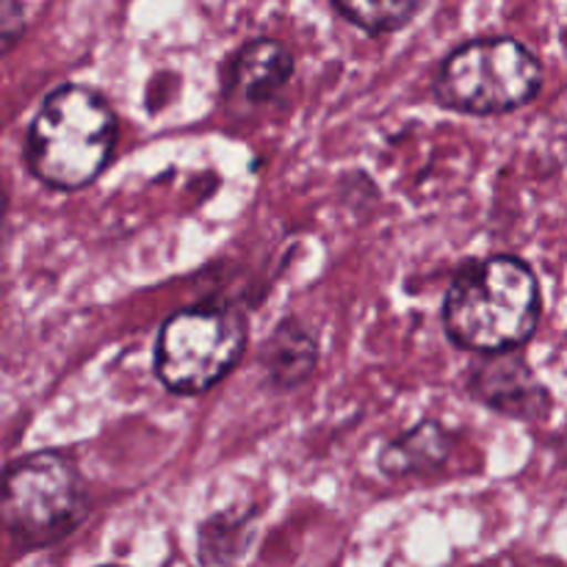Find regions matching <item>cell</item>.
Wrapping results in <instances>:
<instances>
[{
	"instance_id": "obj_1",
	"label": "cell",
	"mask_w": 567,
	"mask_h": 567,
	"mask_svg": "<svg viewBox=\"0 0 567 567\" xmlns=\"http://www.w3.org/2000/svg\"><path fill=\"white\" fill-rule=\"evenodd\" d=\"M446 332L471 352H513L540 324V282L529 264L513 255L468 264L449 286Z\"/></svg>"
},
{
	"instance_id": "obj_2",
	"label": "cell",
	"mask_w": 567,
	"mask_h": 567,
	"mask_svg": "<svg viewBox=\"0 0 567 567\" xmlns=\"http://www.w3.org/2000/svg\"><path fill=\"white\" fill-rule=\"evenodd\" d=\"M116 138L111 105L86 86H61L44 100L28 131L33 175L61 192L89 186L109 161Z\"/></svg>"
},
{
	"instance_id": "obj_3",
	"label": "cell",
	"mask_w": 567,
	"mask_h": 567,
	"mask_svg": "<svg viewBox=\"0 0 567 567\" xmlns=\"http://www.w3.org/2000/svg\"><path fill=\"white\" fill-rule=\"evenodd\" d=\"M543 86V66L526 44L509 37L474 39L443 61L435 94L463 114H507L529 103Z\"/></svg>"
},
{
	"instance_id": "obj_4",
	"label": "cell",
	"mask_w": 567,
	"mask_h": 567,
	"mask_svg": "<svg viewBox=\"0 0 567 567\" xmlns=\"http://www.w3.org/2000/svg\"><path fill=\"white\" fill-rule=\"evenodd\" d=\"M83 515L81 480L64 454H31L0 476V524L20 546H50L70 535Z\"/></svg>"
},
{
	"instance_id": "obj_5",
	"label": "cell",
	"mask_w": 567,
	"mask_h": 567,
	"mask_svg": "<svg viewBox=\"0 0 567 567\" xmlns=\"http://www.w3.org/2000/svg\"><path fill=\"white\" fill-rule=\"evenodd\" d=\"M247 321L238 310H183L158 336L155 369L169 391L205 393L241 358Z\"/></svg>"
},
{
	"instance_id": "obj_6",
	"label": "cell",
	"mask_w": 567,
	"mask_h": 567,
	"mask_svg": "<svg viewBox=\"0 0 567 567\" xmlns=\"http://www.w3.org/2000/svg\"><path fill=\"white\" fill-rule=\"evenodd\" d=\"M474 396L487 408L509 415V419H537L551 408V396L537 382L524 358L513 352H496L487 363L476 365Z\"/></svg>"
},
{
	"instance_id": "obj_7",
	"label": "cell",
	"mask_w": 567,
	"mask_h": 567,
	"mask_svg": "<svg viewBox=\"0 0 567 567\" xmlns=\"http://www.w3.org/2000/svg\"><path fill=\"white\" fill-rule=\"evenodd\" d=\"M293 75V59L275 39H255L238 50L233 61V83L247 103L277 97Z\"/></svg>"
},
{
	"instance_id": "obj_8",
	"label": "cell",
	"mask_w": 567,
	"mask_h": 567,
	"mask_svg": "<svg viewBox=\"0 0 567 567\" xmlns=\"http://www.w3.org/2000/svg\"><path fill=\"white\" fill-rule=\"evenodd\" d=\"M449 457V432L441 424L415 426L399 441L388 443L380 457V468L388 476H413V474H432L441 468Z\"/></svg>"
},
{
	"instance_id": "obj_9",
	"label": "cell",
	"mask_w": 567,
	"mask_h": 567,
	"mask_svg": "<svg viewBox=\"0 0 567 567\" xmlns=\"http://www.w3.org/2000/svg\"><path fill=\"white\" fill-rule=\"evenodd\" d=\"M316 358H319L316 341L305 327L293 324V321L277 327L264 352L266 371H269L271 382L277 388L302 385L310 377V371H313Z\"/></svg>"
},
{
	"instance_id": "obj_10",
	"label": "cell",
	"mask_w": 567,
	"mask_h": 567,
	"mask_svg": "<svg viewBox=\"0 0 567 567\" xmlns=\"http://www.w3.org/2000/svg\"><path fill=\"white\" fill-rule=\"evenodd\" d=\"M336 9L369 33H391L408 25L426 0H332Z\"/></svg>"
},
{
	"instance_id": "obj_11",
	"label": "cell",
	"mask_w": 567,
	"mask_h": 567,
	"mask_svg": "<svg viewBox=\"0 0 567 567\" xmlns=\"http://www.w3.org/2000/svg\"><path fill=\"white\" fill-rule=\"evenodd\" d=\"M25 31V11L20 0H0V53L14 48Z\"/></svg>"
},
{
	"instance_id": "obj_12",
	"label": "cell",
	"mask_w": 567,
	"mask_h": 567,
	"mask_svg": "<svg viewBox=\"0 0 567 567\" xmlns=\"http://www.w3.org/2000/svg\"><path fill=\"white\" fill-rule=\"evenodd\" d=\"M0 219H3V194H0Z\"/></svg>"
},
{
	"instance_id": "obj_13",
	"label": "cell",
	"mask_w": 567,
	"mask_h": 567,
	"mask_svg": "<svg viewBox=\"0 0 567 567\" xmlns=\"http://www.w3.org/2000/svg\"><path fill=\"white\" fill-rule=\"evenodd\" d=\"M105 567H116V565H105Z\"/></svg>"
}]
</instances>
